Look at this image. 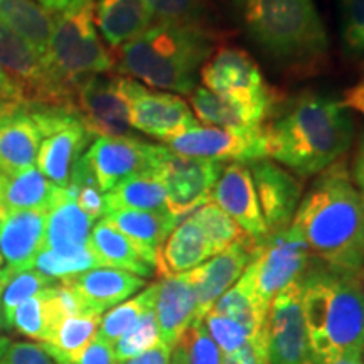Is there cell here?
I'll list each match as a JSON object with an SVG mask.
<instances>
[{
  "label": "cell",
  "instance_id": "obj_53",
  "mask_svg": "<svg viewBox=\"0 0 364 364\" xmlns=\"http://www.w3.org/2000/svg\"><path fill=\"white\" fill-rule=\"evenodd\" d=\"M321 364H364L361 353H349V354H339V356L329 358Z\"/></svg>",
  "mask_w": 364,
  "mask_h": 364
},
{
  "label": "cell",
  "instance_id": "obj_25",
  "mask_svg": "<svg viewBox=\"0 0 364 364\" xmlns=\"http://www.w3.org/2000/svg\"><path fill=\"white\" fill-rule=\"evenodd\" d=\"M93 223L85 211H81L68 189L63 188L46 218L44 248L58 253H71L86 248Z\"/></svg>",
  "mask_w": 364,
  "mask_h": 364
},
{
  "label": "cell",
  "instance_id": "obj_27",
  "mask_svg": "<svg viewBox=\"0 0 364 364\" xmlns=\"http://www.w3.org/2000/svg\"><path fill=\"white\" fill-rule=\"evenodd\" d=\"M120 233H124L142 252L154 267L157 265V253L171 231L179 221L171 213L135 211V209H115L103 216Z\"/></svg>",
  "mask_w": 364,
  "mask_h": 364
},
{
  "label": "cell",
  "instance_id": "obj_5",
  "mask_svg": "<svg viewBox=\"0 0 364 364\" xmlns=\"http://www.w3.org/2000/svg\"><path fill=\"white\" fill-rule=\"evenodd\" d=\"M302 316L316 364L339 354L361 353L364 292L359 273L317 267L300 279Z\"/></svg>",
  "mask_w": 364,
  "mask_h": 364
},
{
  "label": "cell",
  "instance_id": "obj_60",
  "mask_svg": "<svg viewBox=\"0 0 364 364\" xmlns=\"http://www.w3.org/2000/svg\"><path fill=\"white\" fill-rule=\"evenodd\" d=\"M2 181H4V174H2V172H0V186H2Z\"/></svg>",
  "mask_w": 364,
  "mask_h": 364
},
{
  "label": "cell",
  "instance_id": "obj_17",
  "mask_svg": "<svg viewBox=\"0 0 364 364\" xmlns=\"http://www.w3.org/2000/svg\"><path fill=\"white\" fill-rule=\"evenodd\" d=\"M209 201L220 206L257 243H262L270 236L262 216L248 164H226L213 188Z\"/></svg>",
  "mask_w": 364,
  "mask_h": 364
},
{
  "label": "cell",
  "instance_id": "obj_45",
  "mask_svg": "<svg viewBox=\"0 0 364 364\" xmlns=\"http://www.w3.org/2000/svg\"><path fill=\"white\" fill-rule=\"evenodd\" d=\"M22 108H31V100L24 86L0 71V117H6Z\"/></svg>",
  "mask_w": 364,
  "mask_h": 364
},
{
  "label": "cell",
  "instance_id": "obj_54",
  "mask_svg": "<svg viewBox=\"0 0 364 364\" xmlns=\"http://www.w3.org/2000/svg\"><path fill=\"white\" fill-rule=\"evenodd\" d=\"M14 275H16V273H14L9 267L2 268V270H0V294L4 292V289H6L7 284H9V282H11V279H12Z\"/></svg>",
  "mask_w": 364,
  "mask_h": 364
},
{
  "label": "cell",
  "instance_id": "obj_58",
  "mask_svg": "<svg viewBox=\"0 0 364 364\" xmlns=\"http://www.w3.org/2000/svg\"><path fill=\"white\" fill-rule=\"evenodd\" d=\"M6 329V318H4V312H2V306H0V331Z\"/></svg>",
  "mask_w": 364,
  "mask_h": 364
},
{
  "label": "cell",
  "instance_id": "obj_61",
  "mask_svg": "<svg viewBox=\"0 0 364 364\" xmlns=\"http://www.w3.org/2000/svg\"><path fill=\"white\" fill-rule=\"evenodd\" d=\"M361 358H363V363H364V346H363V351H361Z\"/></svg>",
  "mask_w": 364,
  "mask_h": 364
},
{
  "label": "cell",
  "instance_id": "obj_34",
  "mask_svg": "<svg viewBox=\"0 0 364 364\" xmlns=\"http://www.w3.org/2000/svg\"><path fill=\"white\" fill-rule=\"evenodd\" d=\"M211 311L233 318L238 324L247 327L252 336L260 334L267 329L268 309L263 307L258 300L247 273H243L240 280L216 300Z\"/></svg>",
  "mask_w": 364,
  "mask_h": 364
},
{
  "label": "cell",
  "instance_id": "obj_10",
  "mask_svg": "<svg viewBox=\"0 0 364 364\" xmlns=\"http://www.w3.org/2000/svg\"><path fill=\"white\" fill-rule=\"evenodd\" d=\"M31 113L43 135L36 167L53 184L68 188L73 169L93 135L73 112L33 107Z\"/></svg>",
  "mask_w": 364,
  "mask_h": 364
},
{
  "label": "cell",
  "instance_id": "obj_12",
  "mask_svg": "<svg viewBox=\"0 0 364 364\" xmlns=\"http://www.w3.org/2000/svg\"><path fill=\"white\" fill-rule=\"evenodd\" d=\"M118 83L129 103L132 129L167 144L199 125L184 98L167 91L149 90L127 76H118Z\"/></svg>",
  "mask_w": 364,
  "mask_h": 364
},
{
  "label": "cell",
  "instance_id": "obj_38",
  "mask_svg": "<svg viewBox=\"0 0 364 364\" xmlns=\"http://www.w3.org/2000/svg\"><path fill=\"white\" fill-rule=\"evenodd\" d=\"M97 267H100L97 258H95L90 247H86L71 253H58L53 250L43 248L36 257L33 268L49 277V279L63 282Z\"/></svg>",
  "mask_w": 364,
  "mask_h": 364
},
{
  "label": "cell",
  "instance_id": "obj_56",
  "mask_svg": "<svg viewBox=\"0 0 364 364\" xmlns=\"http://www.w3.org/2000/svg\"><path fill=\"white\" fill-rule=\"evenodd\" d=\"M7 216H9V209H7L6 206H4L2 199H0V228H2L4 223H6Z\"/></svg>",
  "mask_w": 364,
  "mask_h": 364
},
{
  "label": "cell",
  "instance_id": "obj_28",
  "mask_svg": "<svg viewBox=\"0 0 364 364\" xmlns=\"http://www.w3.org/2000/svg\"><path fill=\"white\" fill-rule=\"evenodd\" d=\"M88 247L100 267L120 268L142 279H149L156 272V267L147 260V257L105 218L93 225Z\"/></svg>",
  "mask_w": 364,
  "mask_h": 364
},
{
  "label": "cell",
  "instance_id": "obj_16",
  "mask_svg": "<svg viewBox=\"0 0 364 364\" xmlns=\"http://www.w3.org/2000/svg\"><path fill=\"white\" fill-rule=\"evenodd\" d=\"M156 145L135 136H97L83 154L102 193L129 177L152 171Z\"/></svg>",
  "mask_w": 364,
  "mask_h": 364
},
{
  "label": "cell",
  "instance_id": "obj_14",
  "mask_svg": "<svg viewBox=\"0 0 364 364\" xmlns=\"http://www.w3.org/2000/svg\"><path fill=\"white\" fill-rule=\"evenodd\" d=\"M302 285L290 284L273 299L267 314V344L270 364H316L302 316Z\"/></svg>",
  "mask_w": 364,
  "mask_h": 364
},
{
  "label": "cell",
  "instance_id": "obj_43",
  "mask_svg": "<svg viewBox=\"0 0 364 364\" xmlns=\"http://www.w3.org/2000/svg\"><path fill=\"white\" fill-rule=\"evenodd\" d=\"M177 348L184 354L188 364H223L225 358L203 321H193L177 343Z\"/></svg>",
  "mask_w": 364,
  "mask_h": 364
},
{
  "label": "cell",
  "instance_id": "obj_47",
  "mask_svg": "<svg viewBox=\"0 0 364 364\" xmlns=\"http://www.w3.org/2000/svg\"><path fill=\"white\" fill-rule=\"evenodd\" d=\"M223 364H270L268 363L267 331L252 336L243 348L231 356L223 358Z\"/></svg>",
  "mask_w": 364,
  "mask_h": 364
},
{
  "label": "cell",
  "instance_id": "obj_23",
  "mask_svg": "<svg viewBox=\"0 0 364 364\" xmlns=\"http://www.w3.org/2000/svg\"><path fill=\"white\" fill-rule=\"evenodd\" d=\"M41 140L31 108L0 117V172L11 177L36 166Z\"/></svg>",
  "mask_w": 364,
  "mask_h": 364
},
{
  "label": "cell",
  "instance_id": "obj_44",
  "mask_svg": "<svg viewBox=\"0 0 364 364\" xmlns=\"http://www.w3.org/2000/svg\"><path fill=\"white\" fill-rule=\"evenodd\" d=\"M204 326L211 338L215 339L218 348L221 349L223 356H231L238 349L243 348L245 344L248 343L252 334L247 327H243L238 322L233 321V318L221 316V314H216L215 311H209L203 318Z\"/></svg>",
  "mask_w": 364,
  "mask_h": 364
},
{
  "label": "cell",
  "instance_id": "obj_9",
  "mask_svg": "<svg viewBox=\"0 0 364 364\" xmlns=\"http://www.w3.org/2000/svg\"><path fill=\"white\" fill-rule=\"evenodd\" d=\"M223 167V162L179 156L164 145H156L152 172L166 188L167 211L179 221L206 204Z\"/></svg>",
  "mask_w": 364,
  "mask_h": 364
},
{
  "label": "cell",
  "instance_id": "obj_20",
  "mask_svg": "<svg viewBox=\"0 0 364 364\" xmlns=\"http://www.w3.org/2000/svg\"><path fill=\"white\" fill-rule=\"evenodd\" d=\"M63 282L75 290L83 312L88 316H102L108 309L125 302L145 285L142 277L110 267L91 268Z\"/></svg>",
  "mask_w": 364,
  "mask_h": 364
},
{
  "label": "cell",
  "instance_id": "obj_37",
  "mask_svg": "<svg viewBox=\"0 0 364 364\" xmlns=\"http://www.w3.org/2000/svg\"><path fill=\"white\" fill-rule=\"evenodd\" d=\"M193 220L198 223L199 228L203 230L206 236L209 247H211L213 257L218 253L225 252L228 247L233 243L250 238L236 223L226 215L220 206H216L213 201H208L198 208L196 211L191 213Z\"/></svg>",
  "mask_w": 364,
  "mask_h": 364
},
{
  "label": "cell",
  "instance_id": "obj_13",
  "mask_svg": "<svg viewBox=\"0 0 364 364\" xmlns=\"http://www.w3.org/2000/svg\"><path fill=\"white\" fill-rule=\"evenodd\" d=\"M179 156L215 162L250 164L268 159L263 125L252 130H226L220 127L196 125L166 144Z\"/></svg>",
  "mask_w": 364,
  "mask_h": 364
},
{
  "label": "cell",
  "instance_id": "obj_31",
  "mask_svg": "<svg viewBox=\"0 0 364 364\" xmlns=\"http://www.w3.org/2000/svg\"><path fill=\"white\" fill-rule=\"evenodd\" d=\"M56 285L41 290L19 304L12 314L11 329L39 343H49L59 324L66 318L59 307Z\"/></svg>",
  "mask_w": 364,
  "mask_h": 364
},
{
  "label": "cell",
  "instance_id": "obj_32",
  "mask_svg": "<svg viewBox=\"0 0 364 364\" xmlns=\"http://www.w3.org/2000/svg\"><path fill=\"white\" fill-rule=\"evenodd\" d=\"M63 188L53 184L41 174L38 167H27L16 176H4L0 186V199L4 206L11 211H22V209H38V211H49Z\"/></svg>",
  "mask_w": 364,
  "mask_h": 364
},
{
  "label": "cell",
  "instance_id": "obj_52",
  "mask_svg": "<svg viewBox=\"0 0 364 364\" xmlns=\"http://www.w3.org/2000/svg\"><path fill=\"white\" fill-rule=\"evenodd\" d=\"M36 2H38L39 6H43L46 11L61 14L65 12L68 7L73 6L76 0H36Z\"/></svg>",
  "mask_w": 364,
  "mask_h": 364
},
{
  "label": "cell",
  "instance_id": "obj_21",
  "mask_svg": "<svg viewBox=\"0 0 364 364\" xmlns=\"http://www.w3.org/2000/svg\"><path fill=\"white\" fill-rule=\"evenodd\" d=\"M48 213L22 209L9 213L0 228V255L14 273L31 270L46 240Z\"/></svg>",
  "mask_w": 364,
  "mask_h": 364
},
{
  "label": "cell",
  "instance_id": "obj_3",
  "mask_svg": "<svg viewBox=\"0 0 364 364\" xmlns=\"http://www.w3.org/2000/svg\"><path fill=\"white\" fill-rule=\"evenodd\" d=\"M248 39L287 75L322 70L329 38L314 0H226Z\"/></svg>",
  "mask_w": 364,
  "mask_h": 364
},
{
  "label": "cell",
  "instance_id": "obj_15",
  "mask_svg": "<svg viewBox=\"0 0 364 364\" xmlns=\"http://www.w3.org/2000/svg\"><path fill=\"white\" fill-rule=\"evenodd\" d=\"M75 108L91 135L135 136L118 76L95 75L80 81L75 90Z\"/></svg>",
  "mask_w": 364,
  "mask_h": 364
},
{
  "label": "cell",
  "instance_id": "obj_8",
  "mask_svg": "<svg viewBox=\"0 0 364 364\" xmlns=\"http://www.w3.org/2000/svg\"><path fill=\"white\" fill-rule=\"evenodd\" d=\"M0 70L24 86L31 108H58L76 113L75 90L63 85L46 61L0 21Z\"/></svg>",
  "mask_w": 364,
  "mask_h": 364
},
{
  "label": "cell",
  "instance_id": "obj_7",
  "mask_svg": "<svg viewBox=\"0 0 364 364\" xmlns=\"http://www.w3.org/2000/svg\"><path fill=\"white\" fill-rule=\"evenodd\" d=\"M199 76L206 90L267 118L279 102L255 59L243 49L218 48L204 63Z\"/></svg>",
  "mask_w": 364,
  "mask_h": 364
},
{
  "label": "cell",
  "instance_id": "obj_40",
  "mask_svg": "<svg viewBox=\"0 0 364 364\" xmlns=\"http://www.w3.org/2000/svg\"><path fill=\"white\" fill-rule=\"evenodd\" d=\"M56 284H58L56 280L49 279V277L43 275V273L34 270V268L16 273V275L11 279V282L7 284L6 289H4L2 299H0V306H2L7 329H11L12 314L19 304H22L27 299H31L33 295L39 294L41 290L49 289V287Z\"/></svg>",
  "mask_w": 364,
  "mask_h": 364
},
{
  "label": "cell",
  "instance_id": "obj_26",
  "mask_svg": "<svg viewBox=\"0 0 364 364\" xmlns=\"http://www.w3.org/2000/svg\"><path fill=\"white\" fill-rule=\"evenodd\" d=\"M154 12L145 0H98L95 24L112 49L142 36L154 24Z\"/></svg>",
  "mask_w": 364,
  "mask_h": 364
},
{
  "label": "cell",
  "instance_id": "obj_24",
  "mask_svg": "<svg viewBox=\"0 0 364 364\" xmlns=\"http://www.w3.org/2000/svg\"><path fill=\"white\" fill-rule=\"evenodd\" d=\"M213 257L206 236L193 216L177 223L157 253L156 270L161 279L188 273Z\"/></svg>",
  "mask_w": 364,
  "mask_h": 364
},
{
  "label": "cell",
  "instance_id": "obj_42",
  "mask_svg": "<svg viewBox=\"0 0 364 364\" xmlns=\"http://www.w3.org/2000/svg\"><path fill=\"white\" fill-rule=\"evenodd\" d=\"M159 22L208 27V0H145Z\"/></svg>",
  "mask_w": 364,
  "mask_h": 364
},
{
  "label": "cell",
  "instance_id": "obj_4",
  "mask_svg": "<svg viewBox=\"0 0 364 364\" xmlns=\"http://www.w3.org/2000/svg\"><path fill=\"white\" fill-rule=\"evenodd\" d=\"M215 53L209 27L157 22L115 49V68L127 78L157 90L191 95L204 63Z\"/></svg>",
  "mask_w": 364,
  "mask_h": 364
},
{
  "label": "cell",
  "instance_id": "obj_57",
  "mask_svg": "<svg viewBox=\"0 0 364 364\" xmlns=\"http://www.w3.org/2000/svg\"><path fill=\"white\" fill-rule=\"evenodd\" d=\"M9 346H11V339H9V338H2V336H0V358H2L4 353L7 351Z\"/></svg>",
  "mask_w": 364,
  "mask_h": 364
},
{
  "label": "cell",
  "instance_id": "obj_51",
  "mask_svg": "<svg viewBox=\"0 0 364 364\" xmlns=\"http://www.w3.org/2000/svg\"><path fill=\"white\" fill-rule=\"evenodd\" d=\"M343 105L346 108H351V110H356L364 115V80L346 90Z\"/></svg>",
  "mask_w": 364,
  "mask_h": 364
},
{
  "label": "cell",
  "instance_id": "obj_2",
  "mask_svg": "<svg viewBox=\"0 0 364 364\" xmlns=\"http://www.w3.org/2000/svg\"><path fill=\"white\" fill-rule=\"evenodd\" d=\"M277 107L263 124L267 156L297 176H318L353 145V118L341 102L302 93Z\"/></svg>",
  "mask_w": 364,
  "mask_h": 364
},
{
  "label": "cell",
  "instance_id": "obj_63",
  "mask_svg": "<svg viewBox=\"0 0 364 364\" xmlns=\"http://www.w3.org/2000/svg\"><path fill=\"white\" fill-rule=\"evenodd\" d=\"M0 71H2V70H0Z\"/></svg>",
  "mask_w": 364,
  "mask_h": 364
},
{
  "label": "cell",
  "instance_id": "obj_1",
  "mask_svg": "<svg viewBox=\"0 0 364 364\" xmlns=\"http://www.w3.org/2000/svg\"><path fill=\"white\" fill-rule=\"evenodd\" d=\"M289 228L324 267L361 273L364 203L354 186L346 157L317 176Z\"/></svg>",
  "mask_w": 364,
  "mask_h": 364
},
{
  "label": "cell",
  "instance_id": "obj_36",
  "mask_svg": "<svg viewBox=\"0 0 364 364\" xmlns=\"http://www.w3.org/2000/svg\"><path fill=\"white\" fill-rule=\"evenodd\" d=\"M157 284L149 285L144 292L135 295L134 299L125 300L110 309L100 321L97 338L103 343L115 344L132 326L144 316L145 312L156 306Z\"/></svg>",
  "mask_w": 364,
  "mask_h": 364
},
{
  "label": "cell",
  "instance_id": "obj_50",
  "mask_svg": "<svg viewBox=\"0 0 364 364\" xmlns=\"http://www.w3.org/2000/svg\"><path fill=\"white\" fill-rule=\"evenodd\" d=\"M351 177L354 186H356L359 196H361L364 203V135L359 140L356 152H354L353 167H351Z\"/></svg>",
  "mask_w": 364,
  "mask_h": 364
},
{
  "label": "cell",
  "instance_id": "obj_6",
  "mask_svg": "<svg viewBox=\"0 0 364 364\" xmlns=\"http://www.w3.org/2000/svg\"><path fill=\"white\" fill-rule=\"evenodd\" d=\"M95 26V0H76L54 22L48 66L71 90H76L80 81L115 68V59L98 38Z\"/></svg>",
  "mask_w": 364,
  "mask_h": 364
},
{
  "label": "cell",
  "instance_id": "obj_49",
  "mask_svg": "<svg viewBox=\"0 0 364 364\" xmlns=\"http://www.w3.org/2000/svg\"><path fill=\"white\" fill-rule=\"evenodd\" d=\"M172 358V348L169 344H166L164 341H159V343L150 348L149 351H145L139 356L127 359V361H122L120 364H169Z\"/></svg>",
  "mask_w": 364,
  "mask_h": 364
},
{
  "label": "cell",
  "instance_id": "obj_33",
  "mask_svg": "<svg viewBox=\"0 0 364 364\" xmlns=\"http://www.w3.org/2000/svg\"><path fill=\"white\" fill-rule=\"evenodd\" d=\"M115 209L169 213L162 181L152 171L140 172L122 181L112 191L105 193V215Z\"/></svg>",
  "mask_w": 364,
  "mask_h": 364
},
{
  "label": "cell",
  "instance_id": "obj_19",
  "mask_svg": "<svg viewBox=\"0 0 364 364\" xmlns=\"http://www.w3.org/2000/svg\"><path fill=\"white\" fill-rule=\"evenodd\" d=\"M262 216L268 231L279 233L290 226L300 204L302 186L295 177L270 159L248 164Z\"/></svg>",
  "mask_w": 364,
  "mask_h": 364
},
{
  "label": "cell",
  "instance_id": "obj_55",
  "mask_svg": "<svg viewBox=\"0 0 364 364\" xmlns=\"http://www.w3.org/2000/svg\"><path fill=\"white\" fill-rule=\"evenodd\" d=\"M169 364H188V361H186V358H184V354H182L179 348H176V351L172 353V358H171Z\"/></svg>",
  "mask_w": 364,
  "mask_h": 364
},
{
  "label": "cell",
  "instance_id": "obj_30",
  "mask_svg": "<svg viewBox=\"0 0 364 364\" xmlns=\"http://www.w3.org/2000/svg\"><path fill=\"white\" fill-rule=\"evenodd\" d=\"M189 97L196 120L206 127H220L226 130H252L262 127L267 120V117L262 113L223 98L204 86H196Z\"/></svg>",
  "mask_w": 364,
  "mask_h": 364
},
{
  "label": "cell",
  "instance_id": "obj_59",
  "mask_svg": "<svg viewBox=\"0 0 364 364\" xmlns=\"http://www.w3.org/2000/svg\"><path fill=\"white\" fill-rule=\"evenodd\" d=\"M359 279H361V285H363V292H364V267H363V270H361V273H359Z\"/></svg>",
  "mask_w": 364,
  "mask_h": 364
},
{
  "label": "cell",
  "instance_id": "obj_41",
  "mask_svg": "<svg viewBox=\"0 0 364 364\" xmlns=\"http://www.w3.org/2000/svg\"><path fill=\"white\" fill-rule=\"evenodd\" d=\"M159 341H161V336H159L156 312L150 309L113 344V353H115L117 361L122 363L149 351Z\"/></svg>",
  "mask_w": 364,
  "mask_h": 364
},
{
  "label": "cell",
  "instance_id": "obj_39",
  "mask_svg": "<svg viewBox=\"0 0 364 364\" xmlns=\"http://www.w3.org/2000/svg\"><path fill=\"white\" fill-rule=\"evenodd\" d=\"M339 34L344 56L364 63V0H339Z\"/></svg>",
  "mask_w": 364,
  "mask_h": 364
},
{
  "label": "cell",
  "instance_id": "obj_11",
  "mask_svg": "<svg viewBox=\"0 0 364 364\" xmlns=\"http://www.w3.org/2000/svg\"><path fill=\"white\" fill-rule=\"evenodd\" d=\"M307 245L287 228L279 233H272L258 243L255 255L245 273L252 280L253 290L265 309H270L273 299L290 284L300 280L307 272Z\"/></svg>",
  "mask_w": 364,
  "mask_h": 364
},
{
  "label": "cell",
  "instance_id": "obj_35",
  "mask_svg": "<svg viewBox=\"0 0 364 364\" xmlns=\"http://www.w3.org/2000/svg\"><path fill=\"white\" fill-rule=\"evenodd\" d=\"M102 316H73L59 324L49 343H41V348L51 356L54 363L78 354L97 338Z\"/></svg>",
  "mask_w": 364,
  "mask_h": 364
},
{
  "label": "cell",
  "instance_id": "obj_46",
  "mask_svg": "<svg viewBox=\"0 0 364 364\" xmlns=\"http://www.w3.org/2000/svg\"><path fill=\"white\" fill-rule=\"evenodd\" d=\"M0 364H56L41 344L33 343H11Z\"/></svg>",
  "mask_w": 364,
  "mask_h": 364
},
{
  "label": "cell",
  "instance_id": "obj_22",
  "mask_svg": "<svg viewBox=\"0 0 364 364\" xmlns=\"http://www.w3.org/2000/svg\"><path fill=\"white\" fill-rule=\"evenodd\" d=\"M194 287L188 279V273L174 277H164L157 284L156 295V321L161 341L174 348L184 332L189 329L196 317Z\"/></svg>",
  "mask_w": 364,
  "mask_h": 364
},
{
  "label": "cell",
  "instance_id": "obj_29",
  "mask_svg": "<svg viewBox=\"0 0 364 364\" xmlns=\"http://www.w3.org/2000/svg\"><path fill=\"white\" fill-rule=\"evenodd\" d=\"M0 21L26 41L48 65L56 17L34 0H0Z\"/></svg>",
  "mask_w": 364,
  "mask_h": 364
},
{
  "label": "cell",
  "instance_id": "obj_48",
  "mask_svg": "<svg viewBox=\"0 0 364 364\" xmlns=\"http://www.w3.org/2000/svg\"><path fill=\"white\" fill-rule=\"evenodd\" d=\"M56 364H118L113 346L95 338L75 356L59 359Z\"/></svg>",
  "mask_w": 364,
  "mask_h": 364
},
{
  "label": "cell",
  "instance_id": "obj_62",
  "mask_svg": "<svg viewBox=\"0 0 364 364\" xmlns=\"http://www.w3.org/2000/svg\"><path fill=\"white\" fill-rule=\"evenodd\" d=\"M2 263H4V258H2V255H0V267H2Z\"/></svg>",
  "mask_w": 364,
  "mask_h": 364
},
{
  "label": "cell",
  "instance_id": "obj_18",
  "mask_svg": "<svg viewBox=\"0 0 364 364\" xmlns=\"http://www.w3.org/2000/svg\"><path fill=\"white\" fill-rule=\"evenodd\" d=\"M257 247V241L245 238L188 272V279L194 287L198 300L194 321H203L216 300L240 280L252 262Z\"/></svg>",
  "mask_w": 364,
  "mask_h": 364
}]
</instances>
